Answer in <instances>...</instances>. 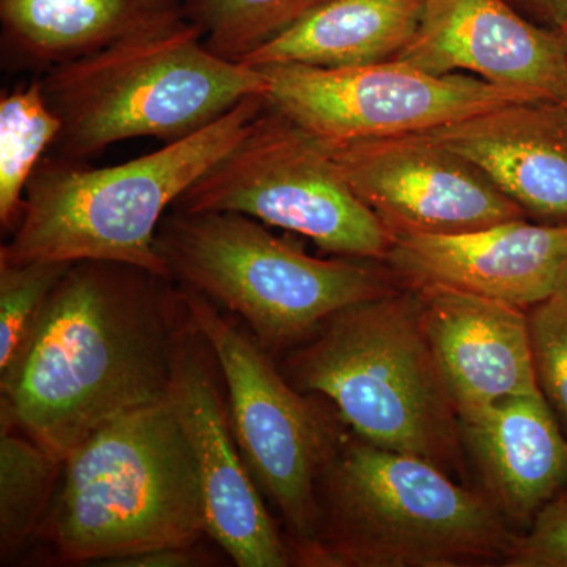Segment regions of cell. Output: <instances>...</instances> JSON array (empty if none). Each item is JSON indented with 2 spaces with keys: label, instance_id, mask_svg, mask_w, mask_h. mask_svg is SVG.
I'll use <instances>...</instances> for the list:
<instances>
[{
  "label": "cell",
  "instance_id": "cell-13",
  "mask_svg": "<svg viewBox=\"0 0 567 567\" xmlns=\"http://www.w3.org/2000/svg\"><path fill=\"white\" fill-rule=\"evenodd\" d=\"M567 224L513 219L446 235L394 237L385 265L399 286L446 287L529 309L557 295Z\"/></svg>",
  "mask_w": 567,
  "mask_h": 567
},
{
  "label": "cell",
  "instance_id": "cell-27",
  "mask_svg": "<svg viewBox=\"0 0 567 567\" xmlns=\"http://www.w3.org/2000/svg\"><path fill=\"white\" fill-rule=\"evenodd\" d=\"M529 2L555 25L557 31L567 24V0H529Z\"/></svg>",
  "mask_w": 567,
  "mask_h": 567
},
{
  "label": "cell",
  "instance_id": "cell-7",
  "mask_svg": "<svg viewBox=\"0 0 567 567\" xmlns=\"http://www.w3.org/2000/svg\"><path fill=\"white\" fill-rule=\"evenodd\" d=\"M156 249L173 281L240 319L275 360L346 306L399 286L385 262L309 256L241 213L171 208Z\"/></svg>",
  "mask_w": 567,
  "mask_h": 567
},
{
  "label": "cell",
  "instance_id": "cell-6",
  "mask_svg": "<svg viewBox=\"0 0 567 567\" xmlns=\"http://www.w3.org/2000/svg\"><path fill=\"white\" fill-rule=\"evenodd\" d=\"M40 80L62 122L58 156L76 163L134 137L183 140L268 89L259 69L208 51L185 17L55 66Z\"/></svg>",
  "mask_w": 567,
  "mask_h": 567
},
{
  "label": "cell",
  "instance_id": "cell-4",
  "mask_svg": "<svg viewBox=\"0 0 567 567\" xmlns=\"http://www.w3.org/2000/svg\"><path fill=\"white\" fill-rule=\"evenodd\" d=\"M208 537L199 462L169 393L96 429L63 461L35 544L66 565L193 547Z\"/></svg>",
  "mask_w": 567,
  "mask_h": 567
},
{
  "label": "cell",
  "instance_id": "cell-15",
  "mask_svg": "<svg viewBox=\"0 0 567 567\" xmlns=\"http://www.w3.org/2000/svg\"><path fill=\"white\" fill-rule=\"evenodd\" d=\"M413 290L458 416L503 399L540 394L527 309L446 287Z\"/></svg>",
  "mask_w": 567,
  "mask_h": 567
},
{
  "label": "cell",
  "instance_id": "cell-22",
  "mask_svg": "<svg viewBox=\"0 0 567 567\" xmlns=\"http://www.w3.org/2000/svg\"><path fill=\"white\" fill-rule=\"evenodd\" d=\"M327 0H183V17L207 50L244 63Z\"/></svg>",
  "mask_w": 567,
  "mask_h": 567
},
{
  "label": "cell",
  "instance_id": "cell-9",
  "mask_svg": "<svg viewBox=\"0 0 567 567\" xmlns=\"http://www.w3.org/2000/svg\"><path fill=\"white\" fill-rule=\"evenodd\" d=\"M178 290L215 353L241 456L278 511L297 566L315 535L317 480L344 421L327 399L298 391L233 315L186 287Z\"/></svg>",
  "mask_w": 567,
  "mask_h": 567
},
{
  "label": "cell",
  "instance_id": "cell-23",
  "mask_svg": "<svg viewBox=\"0 0 567 567\" xmlns=\"http://www.w3.org/2000/svg\"><path fill=\"white\" fill-rule=\"evenodd\" d=\"M71 264L0 262V372L20 353Z\"/></svg>",
  "mask_w": 567,
  "mask_h": 567
},
{
  "label": "cell",
  "instance_id": "cell-20",
  "mask_svg": "<svg viewBox=\"0 0 567 567\" xmlns=\"http://www.w3.org/2000/svg\"><path fill=\"white\" fill-rule=\"evenodd\" d=\"M63 462L0 420V561L35 546L61 484Z\"/></svg>",
  "mask_w": 567,
  "mask_h": 567
},
{
  "label": "cell",
  "instance_id": "cell-16",
  "mask_svg": "<svg viewBox=\"0 0 567 567\" xmlns=\"http://www.w3.org/2000/svg\"><path fill=\"white\" fill-rule=\"evenodd\" d=\"M543 224H567V102L528 100L424 133Z\"/></svg>",
  "mask_w": 567,
  "mask_h": 567
},
{
  "label": "cell",
  "instance_id": "cell-21",
  "mask_svg": "<svg viewBox=\"0 0 567 567\" xmlns=\"http://www.w3.org/2000/svg\"><path fill=\"white\" fill-rule=\"evenodd\" d=\"M62 122L48 103L40 78L3 92L0 99V224L13 233L25 189L47 152L54 147Z\"/></svg>",
  "mask_w": 567,
  "mask_h": 567
},
{
  "label": "cell",
  "instance_id": "cell-25",
  "mask_svg": "<svg viewBox=\"0 0 567 567\" xmlns=\"http://www.w3.org/2000/svg\"><path fill=\"white\" fill-rule=\"evenodd\" d=\"M503 567H567V494L548 503L518 535Z\"/></svg>",
  "mask_w": 567,
  "mask_h": 567
},
{
  "label": "cell",
  "instance_id": "cell-26",
  "mask_svg": "<svg viewBox=\"0 0 567 567\" xmlns=\"http://www.w3.org/2000/svg\"><path fill=\"white\" fill-rule=\"evenodd\" d=\"M210 557L204 554L203 547H174L162 550L145 551L134 557L115 561L111 567H189L210 565Z\"/></svg>",
  "mask_w": 567,
  "mask_h": 567
},
{
  "label": "cell",
  "instance_id": "cell-11",
  "mask_svg": "<svg viewBox=\"0 0 567 567\" xmlns=\"http://www.w3.org/2000/svg\"><path fill=\"white\" fill-rule=\"evenodd\" d=\"M324 147L393 237L470 233L527 218L475 164L427 134Z\"/></svg>",
  "mask_w": 567,
  "mask_h": 567
},
{
  "label": "cell",
  "instance_id": "cell-30",
  "mask_svg": "<svg viewBox=\"0 0 567 567\" xmlns=\"http://www.w3.org/2000/svg\"><path fill=\"white\" fill-rule=\"evenodd\" d=\"M563 494H567V488H566V492H563Z\"/></svg>",
  "mask_w": 567,
  "mask_h": 567
},
{
  "label": "cell",
  "instance_id": "cell-8",
  "mask_svg": "<svg viewBox=\"0 0 567 567\" xmlns=\"http://www.w3.org/2000/svg\"><path fill=\"white\" fill-rule=\"evenodd\" d=\"M173 208L241 213L353 259L385 262L394 241L350 188L324 144L268 103Z\"/></svg>",
  "mask_w": 567,
  "mask_h": 567
},
{
  "label": "cell",
  "instance_id": "cell-29",
  "mask_svg": "<svg viewBox=\"0 0 567 567\" xmlns=\"http://www.w3.org/2000/svg\"><path fill=\"white\" fill-rule=\"evenodd\" d=\"M558 32L561 33V39H563V41H565V47H566V52H567V24L565 25V28L559 29Z\"/></svg>",
  "mask_w": 567,
  "mask_h": 567
},
{
  "label": "cell",
  "instance_id": "cell-19",
  "mask_svg": "<svg viewBox=\"0 0 567 567\" xmlns=\"http://www.w3.org/2000/svg\"><path fill=\"white\" fill-rule=\"evenodd\" d=\"M424 0H327L244 62L349 69L391 61L413 40Z\"/></svg>",
  "mask_w": 567,
  "mask_h": 567
},
{
  "label": "cell",
  "instance_id": "cell-14",
  "mask_svg": "<svg viewBox=\"0 0 567 567\" xmlns=\"http://www.w3.org/2000/svg\"><path fill=\"white\" fill-rule=\"evenodd\" d=\"M395 61L464 73L535 99L567 102L561 33L536 28L503 0H424L413 40Z\"/></svg>",
  "mask_w": 567,
  "mask_h": 567
},
{
  "label": "cell",
  "instance_id": "cell-10",
  "mask_svg": "<svg viewBox=\"0 0 567 567\" xmlns=\"http://www.w3.org/2000/svg\"><path fill=\"white\" fill-rule=\"evenodd\" d=\"M257 69L267 78L268 104L328 145L427 133L505 104L543 100L472 74L429 73L395 59L349 69Z\"/></svg>",
  "mask_w": 567,
  "mask_h": 567
},
{
  "label": "cell",
  "instance_id": "cell-24",
  "mask_svg": "<svg viewBox=\"0 0 567 567\" xmlns=\"http://www.w3.org/2000/svg\"><path fill=\"white\" fill-rule=\"evenodd\" d=\"M527 311L537 388L567 436V300L554 295Z\"/></svg>",
  "mask_w": 567,
  "mask_h": 567
},
{
  "label": "cell",
  "instance_id": "cell-18",
  "mask_svg": "<svg viewBox=\"0 0 567 567\" xmlns=\"http://www.w3.org/2000/svg\"><path fill=\"white\" fill-rule=\"evenodd\" d=\"M183 18V0H0L3 69L47 73Z\"/></svg>",
  "mask_w": 567,
  "mask_h": 567
},
{
  "label": "cell",
  "instance_id": "cell-2",
  "mask_svg": "<svg viewBox=\"0 0 567 567\" xmlns=\"http://www.w3.org/2000/svg\"><path fill=\"white\" fill-rule=\"evenodd\" d=\"M517 537L481 488L342 424L317 480L315 535L297 566L503 567Z\"/></svg>",
  "mask_w": 567,
  "mask_h": 567
},
{
  "label": "cell",
  "instance_id": "cell-17",
  "mask_svg": "<svg viewBox=\"0 0 567 567\" xmlns=\"http://www.w3.org/2000/svg\"><path fill=\"white\" fill-rule=\"evenodd\" d=\"M481 491L518 535L567 488V436L543 394L503 399L461 417Z\"/></svg>",
  "mask_w": 567,
  "mask_h": 567
},
{
  "label": "cell",
  "instance_id": "cell-28",
  "mask_svg": "<svg viewBox=\"0 0 567 567\" xmlns=\"http://www.w3.org/2000/svg\"><path fill=\"white\" fill-rule=\"evenodd\" d=\"M557 295L558 297L566 298L567 300V259L565 262V267H563L561 275H559Z\"/></svg>",
  "mask_w": 567,
  "mask_h": 567
},
{
  "label": "cell",
  "instance_id": "cell-12",
  "mask_svg": "<svg viewBox=\"0 0 567 567\" xmlns=\"http://www.w3.org/2000/svg\"><path fill=\"white\" fill-rule=\"evenodd\" d=\"M221 382L215 353L185 309L175 339L169 395L196 450L208 537L238 567L295 566L292 546L241 456Z\"/></svg>",
  "mask_w": 567,
  "mask_h": 567
},
{
  "label": "cell",
  "instance_id": "cell-5",
  "mask_svg": "<svg viewBox=\"0 0 567 567\" xmlns=\"http://www.w3.org/2000/svg\"><path fill=\"white\" fill-rule=\"evenodd\" d=\"M267 103V95L248 96L200 132L117 166L92 169L47 156L29 182L20 221L0 248V262L100 260L171 279L156 249L159 224L182 194L241 140Z\"/></svg>",
  "mask_w": 567,
  "mask_h": 567
},
{
  "label": "cell",
  "instance_id": "cell-1",
  "mask_svg": "<svg viewBox=\"0 0 567 567\" xmlns=\"http://www.w3.org/2000/svg\"><path fill=\"white\" fill-rule=\"evenodd\" d=\"M173 279L73 262L0 372V420L65 461L96 429L169 393L185 306Z\"/></svg>",
  "mask_w": 567,
  "mask_h": 567
},
{
  "label": "cell",
  "instance_id": "cell-3",
  "mask_svg": "<svg viewBox=\"0 0 567 567\" xmlns=\"http://www.w3.org/2000/svg\"><path fill=\"white\" fill-rule=\"evenodd\" d=\"M276 363L298 391L327 399L365 442L423 457L472 486L456 401L415 290L398 286L346 306Z\"/></svg>",
  "mask_w": 567,
  "mask_h": 567
}]
</instances>
